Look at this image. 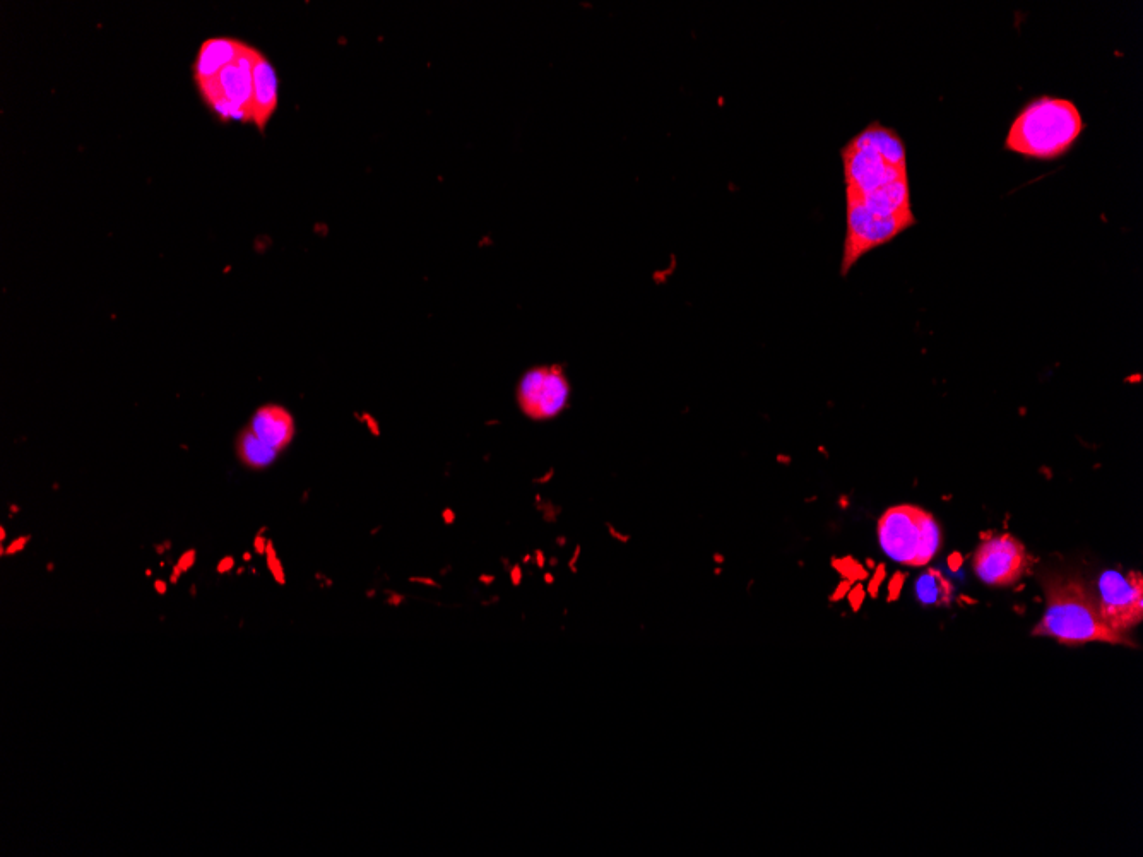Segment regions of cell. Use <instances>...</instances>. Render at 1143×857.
I'll list each match as a JSON object with an SVG mask.
<instances>
[{"label":"cell","mask_w":1143,"mask_h":857,"mask_svg":"<svg viewBox=\"0 0 1143 857\" xmlns=\"http://www.w3.org/2000/svg\"><path fill=\"white\" fill-rule=\"evenodd\" d=\"M1044 609L1041 620L1032 628L1034 637L1055 639L1067 647L1102 642V644L1135 647L1128 635L1114 632L1097 611L1096 601L1084 580L1049 575L1043 580Z\"/></svg>","instance_id":"1"},{"label":"cell","mask_w":1143,"mask_h":857,"mask_svg":"<svg viewBox=\"0 0 1143 857\" xmlns=\"http://www.w3.org/2000/svg\"><path fill=\"white\" fill-rule=\"evenodd\" d=\"M1084 119L1073 101L1041 96L1015 117L1005 149L1032 160H1056L1068 153L1084 132Z\"/></svg>","instance_id":"2"},{"label":"cell","mask_w":1143,"mask_h":857,"mask_svg":"<svg viewBox=\"0 0 1143 857\" xmlns=\"http://www.w3.org/2000/svg\"><path fill=\"white\" fill-rule=\"evenodd\" d=\"M846 194H870L907 177L906 146L902 137L873 122L842 148Z\"/></svg>","instance_id":"3"},{"label":"cell","mask_w":1143,"mask_h":857,"mask_svg":"<svg viewBox=\"0 0 1143 857\" xmlns=\"http://www.w3.org/2000/svg\"><path fill=\"white\" fill-rule=\"evenodd\" d=\"M878 543L883 553L904 567H926L942 544V531L928 510L897 505L878 519Z\"/></svg>","instance_id":"4"},{"label":"cell","mask_w":1143,"mask_h":857,"mask_svg":"<svg viewBox=\"0 0 1143 857\" xmlns=\"http://www.w3.org/2000/svg\"><path fill=\"white\" fill-rule=\"evenodd\" d=\"M261 50L247 45L235 62L216 76L197 81V91L206 107L223 122L252 124L254 64Z\"/></svg>","instance_id":"5"},{"label":"cell","mask_w":1143,"mask_h":857,"mask_svg":"<svg viewBox=\"0 0 1143 857\" xmlns=\"http://www.w3.org/2000/svg\"><path fill=\"white\" fill-rule=\"evenodd\" d=\"M846 240L842 252L841 274L847 276L854 264L880 245L892 242L902 231L916 225V216L911 213H873L856 202L846 201Z\"/></svg>","instance_id":"6"},{"label":"cell","mask_w":1143,"mask_h":857,"mask_svg":"<svg viewBox=\"0 0 1143 857\" xmlns=\"http://www.w3.org/2000/svg\"><path fill=\"white\" fill-rule=\"evenodd\" d=\"M1097 611L1114 632L1128 635L1143 620V577L1137 570H1106L1090 589Z\"/></svg>","instance_id":"7"},{"label":"cell","mask_w":1143,"mask_h":857,"mask_svg":"<svg viewBox=\"0 0 1143 857\" xmlns=\"http://www.w3.org/2000/svg\"><path fill=\"white\" fill-rule=\"evenodd\" d=\"M972 570L986 586H1015L1027 570V551L1012 534H995L974 551Z\"/></svg>","instance_id":"8"},{"label":"cell","mask_w":1143,"mask_h":857,"mask_svg":"<svg viewBox=\"0 0 1143 857\" xmlns=\"http://www.w3.org/2000/svg\"><path fill=\"white\" fill-rule=\"evenodd\" d=\"M570 384L562 367L531 368L517 387L522 413L533 420H551L569 406Z\"/></svg>","instance_id":"9"},{"label":"cell","mask_w":1143,"mask_h":857,"mask_svg":"<svg viewBox=\"0 0 1143 857\" xmlns=\"http://www.w3.org/2000/svg\"><path fill=\"white\" fill-rule=\"evenodd\" d=\"M249 428L261 438L264 444L278 450L279 454L293 442L297 435L295 418L288 409L279 404H264L255 411Z\"/></svg>","instance_id":"10"},{"label":"cell","mask_w":1143,"mask_h":857,"mask_svg":"<svg viewBox=\"0 0 1143 857\" xmlns=\"http://www.w3.org/2000/svg\"><path fill=\"white\" fill-rule=\"evenodd\" d=\"M278 74L271 60L259 52L254 64V96H252V124L266 131L279 101Z\"/></svg>","instance_id":"11"},{"label":"cell","mask_w":1143,"mask_h":857,"mask_svg":"<svg viewBox=\"0 0 1143 857\" xmlns=\"http://www.w3.org/2000/svg\"><path fill=\"white\" fill-rule=\"evenodd\" d=\"M247 43L240 42L230 36H214L202 43L197 52L196 60L192 64L194 83L216 76L223 67L240 57Z\"/></svg>","instance_id":"12"},{"label":"cell","mask_w":1143,"mask_h":857,"mask_svg":"<svg viewBox=\"0 0 1143 857\" xmlns=\"http://www.w3.org/2000/svg\"><path fill=\"white\" fill-rule=\"evenodd\" d=\"M916 599L924 608H942L954 601L955 587L938 568H926L914 586Z\"/></svg>","instance_id":"13"},{"label":"cell","mask_w":1143,"mask_h":857,"mask_svg":"<svg viewBox=\"0 0 1143 857\" xmlns=\"http://www.w3.org/2000/svg\"><path fill=\"white\" fill-rule=\"evenodd\" d=\"M235 449H237L238 459L243 466L254 469V471H264L267 467L273 466L279 457L278 450L264 444L261 438L250 430L249 426L238 433Z\"/></svg>","instance_id":"14"},{"label":"cell","mask_w":1143,"mask_h":857,"mask_svg":"<svg viewBox=\"0 0 1143 857\" xmlns=\"http://www.w3.org/2000/svg\"><path fill=\"white\" fill-rule=\"evenodd\" d=\"M266 556H267V565H269V570H271V574L274 575V579H276V582H278V584H281V586H283V584H285V582H286L285 570H283V567H281V562H279L278 556H276V551H274L273 541H269V543H267Z\"/></svg>","instance_id":"15"},{"label":"cell","mask_w":1143,"mask_h":857,"mask_svg":"<svg viewBox=\"0 0 1143 857\" xmlns=\"http://www.w3.org/2000/svg\"><path fill=\"white\" fill-rule=\"evenodd\" d=\"M196 560V550L185 551L184 555L178 558L177 567L180 568V572H182V574H185V572H189L190 568L196 565Z\"/></svg>","instance_id":"16"},{"label":"cell","mask_w":1143,"mask_h":857,"mask_svg":"<svg viewBox=\"0 0 1143 857\" xmlns=\"http://www.w3.org/2000/svg\"><path fill=\"white\" fill-rule=\"evenodd\" d=\"M30 539L31 536H21V538L16 539L7 550L2 548V556L18 555L19 551H23L24 548H26V544L30 543Z\"/></svg>","instance_id":"17"},{"label":"cell","mask_w":1143,"mask_h":857,"mask_svg":"<svg viewBox=\"0 0 1143 857\" xmlns=\"http://www.w3.org/2000/svg\"><path fill=\"white\" fill-rule=\"evenodd\" d=\"M356 418H358L360 421H363V423L367 425L368 430H370V433H372L374 437H380V426L379 423L375 421L374 416H370V414L365 413L362 414V416H356Z\"/></svg>","instance_id":"18"},{"label":"cell","mask_w":1143,"mask_h":857,"mask_svg":"<svg viewBox=\"0 0 1143 857\" xmlns=\"http://www.w3.org/2000/svg\"><path fill=\"white\" fill-rule=\"evenodd\" d=\"M233 567H235V560H233V556H225V558H223V560H221V562L218 563V567H216V572H218V574H221V575L228 574V572H230V570H233Z\"/></svg>","instance_id":"19"},{"label":"cell","mask_w":1143,"mask_h":857,"mask_svg":"<svg viewBox=\"0 0 1143 857\" xmlns=\"http://www.w3.org/2000/svg\"><path fill=\"white\" fill-rule=\"evenodd\" d=\"M267 543H269V541H267L266 538H262L261 534L255 538L254 546L257 555H266Z\"/></svg>","instance_id":"20"},{"label":"cell","mask_w":1143,"mask_h":857,"mask_svg":"<svg viewBox=\"0 0 1143 857\" xmlns=\"http://www.w3.org/2000/svg\"><path fill=\"white\" fill-rule=\"evenodd\" d=\"M154 589H156V592H158L160 596H165L166 591H168V586H166L165 580H154Z\"/></svg>","instance_id":"21"},{"label":"cell","mask_w":1143,"mask_h":857,"mask_svg":"<svg viewBox=\"0 0 1143 857\" xmlns=\"http://www.w3.org/2000/svg\"><path fill=\"white\" fill-rule=\"evenodd\" d=\"M444 519H445V522H449V524H452V522H454V512H452V510H445Z\"/></svg>","instance_id":"22"},{"label":"cell","mask_w":1143,"mask_h":857,"mask_svg":"<svg viewBox=\"0 0 1143 857\" xmlns=\"http://www.w3.org/2000/svg\"><path fill=\"white\" fill-rule=\"evenodd\" d=\"M413 580H415V582H421V584H427V586H432V587L437 586V584H435V582H433V580H430V579H413Z\"/></svg>","instance_id":"23"},{"label":"cell","mask_w":1143,"mask_h":857,"mask_svg":"<svg viewBox=\"0 0 1143 857\" xmlns=\"http://www.w3.org/2000/svg\"><path fill=\"white\" fill-rule=\"evenodd\" d=\"M0 541H6V529L0 527Z\"/></svg>","instance_id":"24"},{"label":"cell","mask_w":1143,"mask_h":857,"mask_svg":"<svg viewBox=\"0 0 1143 857\" xmlns=\"http://www.w3.org/2000/svg\"><path fill=\"white\" fill-rule=\"evenodd\" d=\"M243 558H245V560H247V562H250V558H252V556H250V553H245V555H243Z\"/></svg>","instance_id":"25"}]
</instances>
